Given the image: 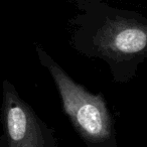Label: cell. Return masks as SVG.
<instances>
[{
    "label": "cell",
    "instance_id": "1",
    "mask_svg": "<svg viewBox=\"0 0 147 147\" xmlns=\"http://www.w3.org/2000/svg\"><path fill=\"white\" fill-rule=\"evenodd\" d=\"M35 51L51 74L63 111L81 138L90 147H116L114 121L104 97L92 94L74 81L42 47L35 45Z\"/></svg>",
    "mask_w": 147,
    "mask_h": 147
},
{
    "label": "cell",
    "instance_id": "2",
    "mask_svg": "<svg viewBox=\"0 0 147 147\" xmlns=\"http://www.w3.org/2000/svg\"><path fill=\"white\" fill-rule=\"evenodd\" d=\"M0 118L4 147H57L53 129L37 116L6 79L2 82Z\"/></svg>",
    "mask_w": 147,
    "mask_h": 147
},
{
    "label": "cell",
    "instance_id": "3",
    "mask_svg": "<svg viewBox=\"0 0 147 147\" xmlns=\"http://www.w3.org/2000/svg\"><path fill=\"white\" fill-rule=\"evenodd\" d=\"M147 45L146 26L135 19L120 18L101 30L99 49L107 57H138Z\"/></svg>",
    "mask_w": 147,
    "mask_h": 147
},
{
    "label": "cell",
    "instance_id": "4",
    "mask_svg": "<svg viewBox=\"0 0 147 147\" xmlns=\"http://www.w3.org/2000/svg\"><path fill=\"white\" fill-rule=\"evenodd\" d=\"M0 147H4V145H3V142H2V139L0 138Z\"/></svg>",
    "mask_w": 147,
    "mask_h": 147
}]
</instances>
